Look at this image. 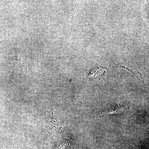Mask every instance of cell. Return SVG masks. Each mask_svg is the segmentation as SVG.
I'll list each match as a JSON object with an SVG mask.
<instances>
[{
  "label": "cell",
  "instance_id": "obj_1",
  "mask_svg": "<svg viewBox=\"0 0 149 149\" xmlns=\"http://www.w3.org/2000/svg\"><path fill=\"white\" fill-rule=\"evenodd\" d=\"M116 68H125V69L128 70L132 72L133 74H135L137 78L140 80L141 79V80H143V78L141 76V74L138 71H137V70L134 68V67L130 65H124L123 64L117 65V66H115Z\"/></svg>",
  "mask_w": 149,
  "mask_h": 149
},
{
  "label": "cell",
  "instance_id": "obj_2",
  "mask_svg": "<svg viewBox=\"0 0 149 149\" xmlns=\"http://www.w3.org/2000/svg\"><path fill=\"white\" fill-rule=\"evenodd\" d=\"M107 70V68L103 67L96 68L91 71V73L88 76V78L91 79V78L98 77L99 75H101V74H104Z\"/></svg>",
  "mask_w": 149,
  "mask_h": 149
},
{
  "label": "cell",
  "instance_id": "obj_3",
  "mask_svg": "<svg viewBox=\"0 0 149 149\" xmlns=\"http://www.w3.org/2000/svg\"><path fill=\"white\" fill-rule=\"evenodd\" d=\"M127 109V107H123L120 108L119 109H117V110L115 111L110 112L108 113H106V114H116L118 113H120L123 112L125 111Z\"/></svg>",
  "mask_w": 149,
  "mask_h": 149
}]
</instances>
